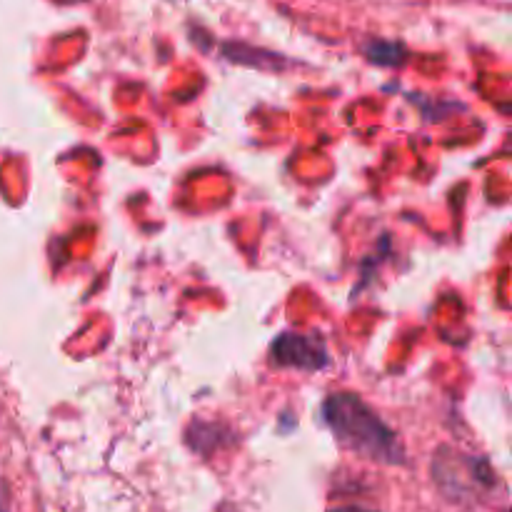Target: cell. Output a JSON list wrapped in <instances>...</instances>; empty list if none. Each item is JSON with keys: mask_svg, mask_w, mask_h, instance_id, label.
<instances>
[{"mask_svg": "<svg viewBox=\"0 0 512 512\" xmlns=\"http://www.w3.org/2000/svg\"><path fill=\"white\" fill-rule=\"evenodd\" d=\"M323 415L335 438L353 453L385 465H400L405 460L403 445L393 430L355 395H330L325 400Z\"/></svg>", "mask_w": 512, "mask_h": 512, "instance_id": "cell-1", "label": "cell"}, {"mask_svg": "<svg viewBox=\"0 0 512 512\" xmlns=\"http://www.w3.org/2000/svg\"><path fill=\"white\" fill-rule=\"evenodd\" d=\"M330 512H375V510H368V508H358V505H345V508H335Z\"/></svg>", "mask_w": 512, "mask_h": 512, "instance_id": "cell-3", "label": "cell"}, {"mask_svg": "<svg viewBox=\"0 0 512 512\" xmlns=\"http://www.w3.org/2000/svg\"><path fill=\"white\" fill-rule=\"evenodd\" d=\"M275 365L295 370H320L328 365V350L318 338L310 335H280L270 348Z\"/></svg>", "mask_w": 512, "mask_h": 512, "instance_id": "cell-2", "label": "cell"}]
</instances>
